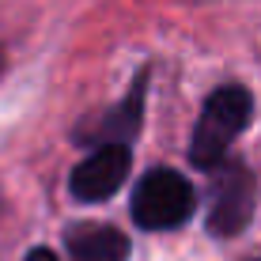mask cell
Listing matches in <instances>:
<instances>
[{"mask_svg":"<svg viewBox=\"0 0 261 261\" xmlns=\"http://www.w3.org/2000/svg\"><path fill=\"white\" fill-rule=\"evenodd\" d=\"M250 114H254V98H250L246 87L239 84H227L220 91L208 95L201 118H197V129H193V144H190V159L197 167H216L227 148L235 144V137L246 129Z\"/></svg>","mask_w":261,"mask_h":261,"instance_id":"cell-1","label":"cell"},{"mask_svg":"<svg viewBox=\"0 0 261 261\" xmlns=\"http://www.w3.org/2000/svg\"><path fill=\"white\" fill-rule=\"evenodd\" d=\"M197 208V193L190 186V178L178 174V170H151L144 174V182L133 193V220L144 231H170L182 227Z\"/></svg>","mask_w":261,"mask_h":261,"instance_id":"cell-2","label":"cell"},{"mask_svg":"<svg viewBox=\"0 0 261 261\" xmlns=\"http://www.w3.org/2000/svg\"><path fill=\"white\" fill-rule=\"evenodd\" d=\"M129 167H133L129 144H125V140H110V144H102L98 151H91L84 163L72 170L68 190H72L76 201H87V204L106 201V197H114L125 186Z\"/></svg>","mask_w":261,"mask_h":261,"instance_id":"cell-3","label":"cell"},{"mask_svg":"<svg viewBox=\"0 0 261 261\" xmlns=\"http://www.w3.org/2000/svg\"><path fill=\"white\" fill-rule=\"evenodd\" d=\"M254 201H257L254 174H250L242 163H231L220 174V182H216L212 212H208V231L220 235V239L239 235V231L250 223V216H254Z\"/></svg>","mask_w":261,"mask_h":261,"instance_id":"cell-4","label":"cell"},{"mask_svg":"<svg viewBox=\"0 0 261 261\" xmlns=\"http://www.w3.org/2000/svg\"><path fill=\"white\" fill-rule=\"evenodd\" d=\"M68 257L72 261H125L129 257V235L110 223H84L68 231Z\"/></svg>","mask_w":261,"mask_h":261,"instance_id":"cell-5","label":"cell"},{"mask_svg":"<svg viewBox=\"0 0 261 261\" xmlns=\"http://www.w3.org/2000/svg\"><path fill=\"white\" fill-rule=\"evenodd\" d=\"M23 261H57V254H53V250H42V246H38V250H31V254H27Z\"/></svg>","mask_w":261,"mask_h":261,"instance_id":"cell-6","label":"cell"}]
</instances>
